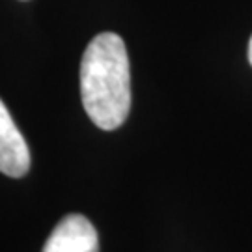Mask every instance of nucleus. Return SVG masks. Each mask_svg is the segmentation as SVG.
Instances as JSON below:
<instances>
[{"label":"nucleus","mask_w":252,"mask_h":252,"mask_svg":"<svg viewBox=\"0 0 252 252\" xmlns=\"http://www.w3.org/2000/svg\"><path fill=\"white\" fill-rule=\"evenodd\" d=\"M81 95L86 114L99 129H118L129 116V56L124 39L114 32H103L86 47L81 62Z\"/></svg>","instance_id":"nucleus-1"},{"label":"nucleus","mask_w":252,"mask_h":252,"mask_svg":"<svg viewBox=\"0 0 252 252\" xmlns=\"http://www.w3.org/2000/svg\"><path fill=\"white\" fill-rule=\"evenodd\" d=\"M43 252H99L97 232L86 217L67 215L49 235Z\"/></svg>","instance_id":"nucleus-2"},{"label":"nucleus","mask_w":252,"mask_h":252,"mask_svg":"<svg viewBox=\"0 0 252 252\" xmlns=\"http://www.w3.org/2000/svg\"><path fill=\"white\" fill-rule=\"evenodd\" d=\"M30 170V150L9 110L0 99V172L9 178H23Z\"/></svg>","instance_id":"nucleus-3"},{"label":"nucleus","mask_w":252,"mask_h":252,"mask_svg":"<svg viewBox=\"0 0 252 252\" xmlns=\"http://www.w3.org/2000/svg\"><path fill=\"white\" fill-rule=\"evenodd\" d=\"M249 62L252 63V37H251V43H249Z\"/></svg>","instance_id":"nucleus-4"}]
</instances>
